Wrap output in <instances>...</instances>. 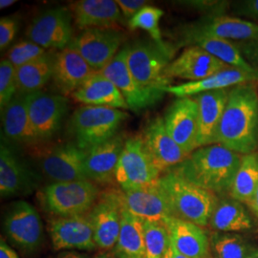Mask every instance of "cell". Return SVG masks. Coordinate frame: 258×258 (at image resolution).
Segmentation results:
<instances>
[{"label": "cell", "mask_w": 258, "mask_h": 258, "mask_svg": "<svg viewBox=\"0 0 258 258\" xmlns=\"http://www.w3.org/2000/svg\"><path fill=\"white\" fill-rule=\"evenodd\" d=\"M216 144L240 155L258 149V90L256 83L230 88L229 99L219 123Z\"/></svg>", "instance_id": "obj_1"}, {"label": "cell", "mask_w": 258, "mask_h": 258, "mask_svg": "<svg viewBox=\"0 0 258 258\" xmlns=\"http://www.w3.org/2000/svg\"><path fill=\"white\" fill-rule=\"evenodd\" d=\"M242 155L214 144L197 148L171 170L216 195L229 194Z\"/></svg>", "instance_id": "obj_2"}, {"label": "cell", "mask_w": 258, "mask_h": 258, "mask_svg": "<svg viewBox=\"0 0 258 258\" xmlns=\"http://www.w3.org/2000/svg\"><path fill=\"white\" fill-rule=\"evenodd\" d=\"M173 217L201 227L210 225L212 213L219 202L218 195L192 184L169 170L159 178Z\"/></svg>", "instance_id": "obj_3"}, {"label": "cell", "mask_w": 258, "mask_h": 258, "mask_svg": "<svg viewBox=\"0 0 258 258\" xmlns=\"http://www.w3.org/2000/svg\"><path fill=\"white\" fill-rule=\"evenodd\" d=\"M128 117L121 109L84 105L75 111L68 129L75 144L87 152L115 137L120 124Z\"/></svg>", "instance_id": "obj_4"}, {"label": "cell", "mask_w": 258, "mask_h": 258, "mask_svg": "<svg viewBox=\"0 0 258 258\" xmlns=\"http://www.w3.org/2000/svg\"><path fill=\"white\" fill-rule=\"evenodd\" d=\"M172 54L171 48L164 49L153 40H136L128 44L129 70L143 87L165 91L172 81L165 76Z\"/></svg>", "instance_id": "obj_5"}, {"label": "cell", "mask_w": 258, "mask_h": 258, "mask_svg": "<svg viewBox=\"0 0 258 258\" xmlns=\"http://www.w3.org/2000/svg\"><path fill=\"white\" fill-rule=\"evenodd\" d=\"M101 191L89 180L50 183L44 187L41 200L48 212L55 217L87 214Z\"/></svg>", "instance_id": "obj_6"}, {"label": "cell", "mask_w": 258, "mask_h": 258, "mask_svg": "<svg viewBox=\"0 0 258 258\" xmlns=\"http://www.w3.org/2000/svg\"><path fill=\"white\" fill-rule=\"evenodd\" d=\"M180 43L186 45L198 37H214L234 42L258 39V24L224 14L207 15L180 28Z\"/></svg>", "instance_id": "obj_7"}, {"label": "cell", "mask_w": 258, "mask_h": 258, "mask_svg": "<svg viewBox=\"0 0 258 258\" xmlns=\"http://www.w3.org/2000/svg\"><path fill=\"white\" fill-rule=\"evenodd\" d=\"M161 174L148 155L142 136L126 139L115 174L121 190L127 191L150 184Z\"/></svg>", "instance_id": "obj_8"}, {"label": "cell", "mask_w": 258, "mask_h": 258, "mask_svg": "<svg viewBox=\"0 0 258 258\" xmlns=\"http://www.w3.org/2000/svg\"><path fill=\"white\" fill-rule=\"evenodd\" d=\"M127 54L128 44H125L100 72L117 86L127 103L129 109L139 113L154 106L163 99L166 92L145 88L139 84L129 70Z\"/></svg>", "instance_id": "obj_9"}, {"label": "cell", "mask_w": 258, "mask_h": 258, "mask_svg": "<svg viewBox=\"0 0 258 258\" xmlns=\"http://www.w3.org/2000/svg\"><path fill=\"white\" fill-rule=\"evenodd\" d=\"M3 228L7 238L23 251L34 252L42 244L43 224L40 215L26 201H17L10 206Z\"/></svg>", "instance_id": "obj_10"}, {"label": "cell", "mask_w": 258, "mask_h": 258, "mask_svg": "<svg viewBox=\"0 0 258 258\" xmlns=\"http://www.w3.org/2000/svg\"><path fill=\"white\" fill-rule=\"evenodd\" d=\"M121 208V191L107 189L100 194L91 211L87 213L98 248H115L120 236Z\"/></svg>", "instance_id": "obj_11"}, {"label": "cell", "mask_w": 258, "mask_h": 258, "mask_svg": "<svg viewBox=\"0 0 258 258\" xmlns=\"http://www.w3.org/2000/svg\"><path fill=\"white\" fill-rule=\"evenodd\" d=\"M72 13L65 7L48 10L29 24L26 37L44 49L60 51L72 43Z\"/></svg>", "instance_id": "obj_12"}, {"label": "cell", "mask_w": 258, "mask_h": 258, "mask_svg": "<svg viewBox=\"0 0 258 258\" xmlns=\"http://www.w3.org/2000/svg\"><path fill=\"white\" fill-rule=\"evenodd\" d=\"M28 108L38 142L47 141L54 137L61 127L68 110V99L63 95L42 91L29 93Z\"/></svg>", "instance_id": "obj_13"}, {"label": "cell", "mask_w": 258, "mask_h": 258, "mask_svg": "<svg viewBox=\"0 0 258 258\" xmlns=\"http://www.w3.org/2000/svg\"><path fill=\"white\" fill-rule=\"evenodd\" d=\"M123 39V33L115 28H93L84 30L70 45L95 71L100 72L118 54Z\"/></svg>", "instance_id": "obj_14"}, {"label": "cell", "mask_w": 258, "mask_h": 258, "mask_svg": "<svg viewBox=\"0 0 258 258\" xmlns=\"http://www.w3.org/2000/svg\"><path fill=\"white\" fill-rule=\"evenodd\" d=\"M86 151L76 144H64L46 150L39 157V167L52 183L88 180L84 161Z\"/></svg>", "instance_id": "obj_15"}, {"label": "cell", "mask_w": 258, "mask_h": 258, "mask_svg": "<svg viewBox=\"0 0 258 258\" xmlns=\"http://www.w3.org/2000/svg\"><path fill=\"white\" fill-rule=\"evenodd\" d=\"M166 130L186 156L198 148V104L192 97L179 98L164 116Z\"/></svg>", "instance_id": "obj_16"}, {"label": "cell", "mask_w": 258, "mask_h": 258, "mask_svg": "<svg viewBox=\"0 0 258 258\" xmlns=\"http://www.w3.org/2000/svg\"><path fill=\"white\" fill-rule=\"evenodd\" d=\"M141 136L148 155L161 173L171 170L187 157L168 134L161 116L148 120Z\"/></svg>", "instance_id": "obj_17"}, {"label": "cell", "mask_w": 258, "mask_h": 258, "mask_svg": "<svg viewBox=\"0 0 258 258\" xmlns=\"http://www.w3.org/2000/svg\"><path fill=\"white\" fill-rule=\"evenodd\" d=\"M49 232L55 250H94L98 248L87 214L55 217L49 224Z\"/></svg>", "instance_id": "obj_18"}, {"label": "cell", "mask_w": 258, "mask_h": 258, "mask_svg": "<svg viewBox=\"0 0 258 258\" xmlns=\"http://www.w3.org/2000/svg\"><path fill=\"white\" fill-rule=\"evenodd\" d=\"M228 67L220 59L198 46H187L165 70L167 79H181L194 83L202 81Z\"/></svg>", "instance_id": "obj_19"}, {"label": "cell", "mask_w": 258, "mask_h": 258, "mask_svg": "<svg viewBox=\"0 0 258 258\" xmlns=\"http://www.w3.org/2000/svg\"><path fill=\"white\" fill-rule=\"evenodd\" d=\"M121 198L129 212L143 221H164L173 216L159 179L141 187L121 190Z\"/></svg>", "instance_id": "obj_20"}, {"label": "cell", "mask_w": 258, "mask_h": 258, "mask_svg": "<svg viewBox=\"0 0 258 258\" xmlns=\"http://www.w3.org/2000/svg\"><path fill=\"white\" fill-rule=\"evenodd\" d=\"M95 72L97 71L71 45L54 55L52 81L55 89L65 97L72 96Z\"/></svg>", "instance_id": "obj_21"}, {"label": "cell", "mask_w": 258, "mask_h": 258, "mask_svg": "<svg viewBox=\"0 0 258 258\" xmlns=\"http://www.w3.org/2000/svg\"><path fill=\"white\" fill-rule=\"evenodd\" d=\"M37 186L35 174L9 146L0 145V194L3 198L32 192Z\"/></svg>", "instance_id": "obj_22"}, {"label": "cell", "mask_w": 258, "mask_h": 258, "mask_svg": "<svg viewBox=\"0 0 258 258\" xmlns=\"http://www.w3.org/2000/svg\"><path fill=\"white\" fill-rule=\"evenodd\" d=\"M125 140L121 135L115 137L86 152L84 161L85 174L89 181L101 184L116 181V168Z\"/></svg>", "instance_id": "obj_23"}, {"label": "cell", "mask_w": 258, "mask_h": 258, "mask_svg": "<svg viewBox=\"0 0 258 258\" xmlns=\"http://www.w3.org/2000/svg\"><path fill=\"white\" fill-rule=\"evenodd\" d=\"M170 243L186 258H209L211 239L203 227L176 217L164 220Z\"/></svg>", "instance_id": "obj_24"}, {"label": "cell", "mask_w": 258, "mask_h": 258, "mask_svg": "<svg viewBox=\"0 0 258 258\" xmlns=\"http://www.w3.org/2000/svg\"><path fill=\"white\" fill-rule=\"evenodd\" d=\"M230 89L202 93L194 97L198 104V148L216 144V134L229 99Z\"/></svg>", "instance_id": "obj_25"}, {"label": "cell", "mask_w": 258, "mask_h": 258, "mask_svg": "<svg viewBox=\"0 0 258 258\" xmlns=\"http://www.w3.org/2000/svg\"><path fill=\"white\" fill-rule=\"evenodd\" d=\"M252 82L258 83V73H249L234 67H228L202 81L169 85L165 88V92L178 99L187 98L209 91L230 89L235 85Z\"/></svg>", "instance_id": "obj_26"}, {"label": "cell", "mask_w": 258, "mask_h": 258, "mask_svg": "<svg viewBox=\"0 0 258 258\" xmlns=\"http://www.w3.org/2000/svg\"><path fill=\"white\" fill-rule=\"evenodd\" d=\"M1 117L4 137L10 143L29 146L38 142L29 116L28 94L17 93L1 111Z\"/></svg>", "instance_id": "obj_27"}, {"label": "cell", "mask_w": 258, "mask_h": 258, "mask_svg": "<svg viewBox=\"0 0 258 258\" xmlns=\"http://www.w3.org/2000/svg\"><path fill=\"white\" fill-rule=\"evenodd\" d=\"M75 23L80 29H109L123 23L124 18L113 0H81L71 6Z\"/></svg>", "instance_id": "obj_28"}, {"label": "cell", "mask_w": 258, "mask_h": 258, "mask_svg": "<svg viewBox=\"0 0 258 258\" xmlns=\"http://www.w3.org/2000/svg\"><path fill=\"white\" fill-rule=\"evenodd\" d=\"M76 102L88 106H102L127 110L128 105L114 83L101 72L93 73L72 94Z\"/></svg>", "instance_id": "obj_29"}, {"label": "cell", "mask_w": 258, "mask_h": 258, "mask_svg": "<svg viewBox=\"0 0 258 258\" xmlns=\"http://www.w3.org/2000/svg\"><path fill=\"white\" fill-rule=\"evenodd\" d=\"M114 253L117 258H146L145 221L129 212L123 203L120 236Z\"/></svg>", "instance_id": "obj_30"}, {"label": "cell", "mask_w": 258, "mask_h": 258, "mask_svg": "<svg viewBox=\"0 0 258 258\" xmlns=\"http://www.w3.org/2000/svg\"><path fill=\"white\" fill-rule=\"evenodd\" d=\"M210 226L217 232L230 233L249 231L252 228V220L241 202L229 197L219 199Z\"/></svg>", "instance_id": "obj_31"}, {"label": "cell", "mask_w": 258, "mask_h": 258, "mask_svg": "<svg viewBox=\"0 0 258 258\" xmlns=\"http://www.w3.org/2000/svg\"><path fill=\"white\" fill-rule=\"evenodd\" d=\"M54 67V55H46L16 68L18 92L29 93L41 91L50 79H52Z\"/></svg>", "instance_id": "obj_32"}, {"label": "cell", "mask_w": 258, "mask_h": 258, "mask_svg": "<svg viewBox=\"0 0 258 258\" xmlns=\"http://www.w3.org/2000/svg\"><path fill=\"white\" fill-rule=\"evenodd\" d=\"M186 45L200 47L228 66L249 73H258L246 61L235 43L231 40L214 37H198L189 41Z\"/></svg>", "instance_id": "obj_33"}, {"label": "cell", "mask_w": 258, "mask_h": 258, "mask_svg": "<svg viewBox=\"0 0 258 258\" xmlns=\"http://www.w3.org/2000/svg\"><path fill=\"white\" fill-rule=\"evenodd\" d=\"M258 186V153L242 155L237 173L230 190V197L248 204Z\"/></svg>", "instance_id": "obj_34"}, {"label": "cell", "mask_w": 258, "mask_h": 258, "mask_svg": "<svg viewBox=\"0 0 258 258\" xmlns=\"http://www.w3.org/2000/svg\"><path fill=\"white\" fill-rule=\"evenodd\" d=\"M211 249L215 258H248L255 250L239 235L227 232L212 235Z\"/></svg>", "instance_id": "obj_35"}, {"label": "cell", "mask_w": 258, "mask_h": 258, "mask_svg": "<svg viewBox=\"0 0 258 258\" xmlns=\"http://www.w3.org/2000/svg\"><path fill=\"white\" fill-rule=\"evenodd\" d=\"M164 14L163 10L147 5L127 21V25L132 31L141 29L148 32L152 40L155 41L159 46L164 49H169L170 47L163 39L160 29V20Z\"/></svg>", "instance_id": "obj_36"}, {"label": "cell", "mask_w": 258, "mask_h": 258, "mask_svg": "<svg viewBox=\"0 0 258 258\" xmlns=\"http://www.w3.org/2000/svg\"><path fill=\"white\" fill-rule=\"evenodd\" d=\"M146 258H164L169 247V234L164 221H145Z\"/></svg>", "instance_id": "obj_37"}, {"label": "cell", "mask_w": 258, "mask_h": 258, "mask_svg": "<svg viewBox=\"0 0 258 258\" xmlns=\"http://www.w3.org/2000/svg\"><path fill=\"white\" fill-rule=\"evenodd\" d=\"M46 54V49L37 45L31 40H23L10 49L7 59L16 68H18L32 62Z\"/></svg>", "instance_id": "obj_38"}, {"label": "cell", "mask_w": 258, "mask_h": 258, "mask_svg": "<svg viewBox=\"0 0 258 258\" xmlns=\"http://www.w3.org/2000/svg\"><path fill=\"white\" fill-rule=\"evenodd\" d=\"M18 93L16 67L7 58L0 63V108L3 110Z\"/></svg>", "instance_id": "obj_39"}, {"label": "cell", "mask_w": 258, "mask_h": 258, "mask_svg": "<svg viewBox=\"0 0 258 258\" xmlns=\"http://www.w3.org/2000/svg\"><path fill=\"white\" fill-rule=\"evenodd\" d=\"M229 9L235 18L255 23L258 21V0H239L229 4Z\"/></svg>", "instance_id": "obj_40"}, {"label": "cell", "mask_w": 258, "mask_h": 258, "mask_svg": "<svg viewBox=\"0 0 258 258\" xmlns=\"http://www.w3.org/2000/svg\"><path fill=\"white\" fill-rule=\"evenodd\" d=\"M18 22L12 18L0 19V49L5 50L17 35Z\"/></svg>", "instance_id": "obj_41"}, {"label": "cell", "mask_w": 258, "mask_h": 258, "mask_svg": "<svg viewBox=\"0 0 258 258\" xmlns=\"http://www.w3.org/2000/svg\"><path fill=\"white\" fill-rule=\"evenodd\" d=\"M234 43L246 61L258 72V39L239 41Z\"/></svg>", "instance_id": "obj_42"}, {"label": "cell", "mask_w": 258, "mask_h": 258, "mask_svg": "<svg viewBox=\"0 0 258 258\" xmlns=\"http://www.w3.org/2000/svg\"><path fill=\"white\" fill-rule=\"evenodd\" d=\"M146 0H117V4L124 19L129 21L140 10L143 9L148 5Z\"/></svg>", "instance_id": "obj_43"}, {"label": "cell", "mask_w": 258, "mask_h": 258, "mask_svg": "<svg viewBox=\"0 0 258 258\" xmlns=\"http://www.w3.org/2000/svg\"><path fill=\"white\" fill-rule=\"evenodd\" d=\"M0 258H19L15 249L10 247L9 244L1 237L0 241Z\"/></svg>", "instance_id": "obj_44"}, {"label": "cell", "mask_w": 258, "mask_h": 258, "mask_svg": "<svg viewBox=\"0 0 258 258\" xmlns=\"http://www.w3.org/2000/svg\"><path fill=\"white\" fill-rule=\"evenodd\" d=\"M55 258H87V256L75 250H65L56 255Z\"/></svg>", "instance_id": "obj_45"}, {"label": "cell", "mask_w": 258, "mask_h": 258, "mask_svg": "<svg viewBox=\"0 0 258 258\" xmlns=\"http://www.w3.org/2000/svg\"><path fill=\"white\" fill-rule=\"evenodd\" d=\"M248 205L249 206V208L253 211V212L256 214L258 216V186L254 191V194L252 195V197L250 198L249 203Z\"/></svg>", "instance_id": "obj_46"}, {"label": "cell", "mask_w": 258, "mask_h": 258, "mask_svg": "<svg viewBox=\"0 0 258 258\" xmlns=\"http://www.w3.org/2000/svg\"><path fill=\"white\" fill-rule=\"evenodd\" d=\"M164 258H186L184 257V255H182L180 252L177 251V249L174 248V246L169 243V247L166 251V255Z\"/></svg>", "instance_id": "obj_47"}, {"label": "cell", "mask_w": 258, "mask_h": 258, "mask_svg": "<svg viewBox=\"0 0 258 258\" xmlns=\"http://www.w3.org/2000/svg\"><path fill=\"white\" fill-rule=\"evenodd\" d=\"M15 3H17L16 0H1V1H0V8H1V9L8 8L10 6L14 5Z\"/></svg>", "instance_id": "obj_48"}, {"label": "cell", "mask_w": 258, "mask_h": 258, "mask_svg": "<svg viewBox=\"0 0 258 258\" xmlns=\"http://www.w3.org/2000/svg\"><path fill=\"white\" fill-rule=\"evenodd\" d=\"M248 258H258V249H255Z\"/></svg>", "instance_id": "obj_49"}, {"label": "cell", "mask_w": 258, "mask_h": 258, "mask_svg": "<svg viewBox=\"0 0 258 258\" xmlns=\"http://www.w3.org/2000/svg\"><path fill=\"white\" fill-rule=\"evenodd\" d=\"M95 258H114L112 257L111 255H109V254H106V253H102V254H100V255H98L97 257Z\"/></svg>", "instance_id": "obj_50"}]
</instances>
